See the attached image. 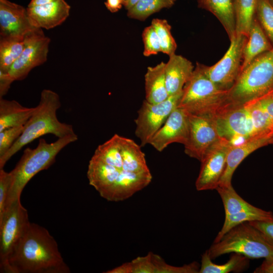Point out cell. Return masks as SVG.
Wrapping results in <instances>:
<instances>
[{
    "instance_id": "1",
    "label": "cell",
    "mask_w": 273,
    "mask_h": 273,
    "mask_svg": "<svg viewBox=\"0 0 273 273\" xmlns=\"http://www.w3.org/2000/svg\"><path fill=\"white\" fill-rule=\"evenodd\" d=\"M221 138L233 146L273 131V89L243 104L225 105L214 115Z\"/></svg>"
},
{
    "instance_id": "2",
    "label": "cell",
    "mask_w": 273,
    "mask_h": 273,
    "mask_svg": "<svg viewBox=\"0 0 273 273\" xmlns=\"http://www.w3.org/2000/svg\"><path fill=\"white\" fill-rule=\"evenodd\" d=\"M54 237L30 222L11 254L7 273H69Z\"/></svg>"
},
{
    "instance_id": "3",
    "label": "cell",
    "mask_w": 273,
    "mask_h": 273,
    "mask_svg": "<svg viewBox=\"0 0 273 273\" xmlns=\"http://www.w3.org/2000/svg\"><path fill=\"white\" fill-rule=\"evenodd\" d=\"M61 103L59 95L51 90H42L38 104L24 125V130L9 150L0 157V169L22 148L37 138L52 134L58 138L75 133L72 125L60 122L57 111Z\"/></svg>"
},
{
    "instance_id": "4",
    "label": "cell",
    "mask_w": 273,
    "mask_h": 273,
    "mask_svg": "<svg viewBox=\"0 0 273 273\" xmlns=\"http://www.w3.org/2000/svg\"><path fill=\"white\" fill-rule=\"evenodd\" d=\"M77 140L78 136L75 133L58 138L51 143L40 139L36 148L25 149L14 168L10 172L11 184L5 211L13 203L20 200L24 187L34 175L49 168L55 162L59 153Z\"/></svg>"
},
{
    "instance_id": "5",
    "label": "cell",
    "mask_w": 273,
    "mask_h": 273,
    "mask_svg": "<svg viewBox=\"0 0 273 273\" xmlns=\"http://www.w3.org/2000/svg\"><path fill=\"white\" fill-rule=\"evenodd\" d=\"M273 89V47L261 54L240 72L228 92L225 105L243 104Z\"/></svg>"
},
{
    "instance_id": "6",
    "label": "cell",
    "mask_w": 273,
    "mask_h": 273,
    "mask_svg": "<svg viewBox=\"0 0 273 273\" xmlns=\"http://www.w3.org/2000/svg\"><path fill=\"white\" fill-rule=\"evenodd\" d=\"M215 259L228 253H238L249 259H273V245L249 222L237 225L225 233L207 250Z\"/></svg>"
},
{
    "instance_id": "7",
    "label": "cell",
    "mask_w": 273,
    "mask_h": 273,
    "mask_svg": "<svg viewBox=\"0 0 273 273\" xmlns=\"http://www.w3.org/2000/svg\"><path fill=\"white\" fill-rule=\"evenodd\" d=\"M203 65L196 63L177 107L192 115L214 116L225 104L228 91L219 89L213 83L205 74Z\"/></svg>"
},
{
    "instance_id": "8",
    "label": "cell",
    "mask_w": 273,
    "mask_h": 273,
    "mask_svg": "<svg viewBox=\"0 0 273 273\" xmlns=\"http://www.w3.org/2000/svg\"><path fill=\"white\" fill-rule=\"evenodd\" d=\"M30 222L20 200L13 203L0 218V271L6 272L8 259Z\"/></svg>"
},
{
    "instance_id": "9",
    "label": "cell",
    "mask_w": 273,
    "mask_h": 273,
    "mask_svg": "<svg viewBox=\"0 0 273 273\" xmlns=\"http://www.w3.org/2000/svg\"><path fill=\"white\" fill-rule=\"evenodd\" d=\"M230 40V47L219 61L210 66L203 65L207 76L219 89L225 91L233 86L240 73L247 37L235 34Z\"/></svg>"
},
{
    "instance_id": "10",
    "label": "cell",
    "mask_w": 273,
    "mask_h": 273,
    "mask_svg": "<svg viewBox=\"0 0 273 273\" xmlns=\"http://www.w3.org/2000/svg\"><path fill=\"white\" fill-rule=\"evenodd\" d=\"M183 91L170 96L158 103H150L144 100L134 120L135 135L142 147L149 144L151 140L165 123L171 113L177 106Z\"/></svg>"
},
{
    "instance_id": "11",
    "label": "cell",
    "mask_w": 273,
    "mask_h": 273,
    "mask_svg": "<svg viewBox=\"0 0 273 273\" xmlns=\"http://www.w3.org/2000/svg\"><path fill=\"white\" fill-rule=\"evenodd\" d=\"M51 39L41 28H34L25 37V47L8 72L13 81L24 79L35 67L47 61Z\"/></svg>"
},
{
    "instance_id": "12",
    "label": "cell",
    "mask_w": 273,
    "mask_h": 273,
    "mask_svg": "<svg viewBox=\"0 0 273 273\" xmlns=\"http://www.w3.org/2000/svg\"><path fill=\"white\" fill-rule=\"evenodd\" d=\"M220 138L214 116L189 114V135L184 145L188 156L201 161L209 148Z\"/></svg>"
},
{
    "instance_id": "13",
    "label": "cell",
    "mask_w": 273,
    "mask_h": 273,
    "mask_svg": "<svg viewBox=\"0 0 273 273\" xmlns=\"http://www.w3.org/2000/svg\"><path fill=\"white\" fill-rule=\"evenodd\" d=\"M232 145L221 138L206 152L201 162L196 180L197 191L216 189L224 172L228 152Z\"/></svg>"
},
{
    "instance_id": "14",
    "label": "cell",
    "mask_w": 273,
    "mask_h": 273,
    "mask_svg": "<svg viewBox=\"0 0 273 273\" xmlns=\"http://www.w3.org/2000/svg\"><path fill=\"white\" fill-rule=\"evenodd\" d=\"M189 131V114L177 107L153 136L149 144L160 152L172 143L184 145L188 140Z\"/></svg>"
},
{
    "instance_id": "15",
    "label": "cell",
    "mask_w": 273,
    "mask_h": 273,
    "mask_svg": "<svg viewBox=\"0 0 273 273\" xmlns=\"http://www.w3.org/2000/svg\"><path fill=\"white\" fill-rule=\"evenodd\" d=\"M34 28L26 8L9 0H0V37L25 36Z\"/></svg>"
},
{
    "instance_id": "16",
    "label": "cell",
    "mask_w": 273,
    "mask_h": 273,
    "mask_svg": "<svg viewBox=\"0 0 273 273\" xmlns=\"http://www.w3.org/2000/svg\"><path fill=\"white\" fill-rule=\"evenodd\" d=\"M70 6L65 0L38 6L27 7L31 24L35 28L50 29L62 24L68 17Z\"/></svg>"
},
{
    "instance_id": "17",
    "label": "cell",
    "mask_w": 273,
    "mask_h": 273,
    "mask_svg": "<svg viewBox=\"0 0 273 273\" xmlns=\"http://www.w3.org/2000/svg\"><path fill=\"white\" fill-rule=\"evenodd\" d=\"M152 179L151 172L134 173L122 169L104 198L112 202L123 201L148 186Z\"/></svg>"
},
{
    "instance_id": "18",
    "label": "cell",
    "mask_w": 273,
    "mask_h": 273,
    "mask_svg": "<svg viewBox=\"0 0 273 273\" xmlns=\"http://www.w3.org/2000/svg\"><path fill=\"white\" fill-rule=\"evenodd\" d=\"M270 136L250 139L239 145L232 146L228 152L225 168L218 186L229 187L232 185L233 175L240 164L256 150L269 145Z\"/></svg>"
},
{
    "instance_id": "19",
    "label": "cell",
    "mask_w": 273,
    "mask_h": 273,
    "mask_svg": "<svg viewBox=\"0 0 273 273\" xmlns=\"http://www.w3.org/2000/svg\"><path fill=\"white\" fill-rule=\"evenodd\" d=\"M169 57L165 63V74L166 88L170 96L183 91L195 67L190 60L181 55L174 53Z\"/></svg>"
},
{
    "instance_id": "20",
    "label": "cell",
    "mask_w": 273,
    "mask_h": 273,
    "mask_svg": "<svg viewBox=\"0 0 273 273\" xmlns=\"http://www.w3.org/2000/svg\"><path fill=\"white\" fill-rule=\"evenodd\" d=\"M272 47L255 15L243 48L241 71L256 57Z\"/></svg>"
},
{
    "instance_id": "21",
    "label": "cell",
    "mask_w": 273,
    "mask_h": 273,
    "mask_svg": "<svg viewBox=\"0 0 273 273\" xmlns=\"http://www.w3.org/2000/svg\"><path fill=\"white\" fill-rule=\"evenodd\" d=\"M165 63L161 62L157 65L147 68L145 75V100L150 103H158L169 97L167 90Z\"/></svg>"
},
{
    "instance_id": "22",
    "label": "cell",
    "mask_w": 273,
    "mask_h": 273,
    "mask_svg": "<svg viewBox=\"0 0 273 273\" xmlns=\"http://www.w3.org/2000/svg\"><path fill=\"white\" fill-rule=\"evenodd\" d=\"M198 7L212 13L219 20L229 38L236 34L234 0H197Z\"/></svg>"
},
{
    "instance_id": "23",
    "label": "cell",
    "mask_w": 273,
    "mask_h": 273,
    "mask_svg": "<svg viewBox=\"0 0 273 273\" xmlns=\"http://www.w3.org/2000/svg\"><path fill=\"white\" fill-rule=\"evenodd\" d=\"M122 169L134 173L150 172L141 146L133 140L119 135Z\"/></svg>"
},
{
    "instance_id": "24",
    "label": "cell",
    "mask_w": 273,
    "mask_h": 273,
    "mask_svg": "<svg viewBox=\"0 0 273 273\" xmlns=\"http://www.w3.org/2000/svg\"><path fill=\"white\" fill-rule=\"evenodd\" d=\"M35 110L21 105L15 100L0 98V131L13 127L25 125Z\"/></svg>"
},
{
    "instance_id": "25",
    "label": "cell",
    "mask_w": 273,
    "mask_h": 273,
    "mask_svg": "<svg viewBox=\"0 0 273 273\" xmlns=\"http://www.w3.org/2000/svg\"><path fill=\"white\" fill-rule=\"evenodd\" d=\"M249 264V258L238 253H233L224 264H217L212 261L207 250L202 255L199 273H228L240 272L245 269Z\"/></svg>"
},
{
    "instance_id": "26",
    "label": "cell",
    "mask_w": 273,
    "mask_h": 273,
    "mask_svg": "<svg viewBox=\"0 0 273 273\" xmlns=\"http://www.w3.org/2000/svg\"><path fill=\"white\" fill-rule=\"evenodd\" d=\"M25 36L0 37V71L8 72L25 47Z\"/></svg>"
},
{
    "instance_id": "27",
    "label": "cell",
    "mask_w": 273,
    "mask_h": 273,
    "mask_svg": "<svg viewBox=\"0 0 273 273\" xmlns=\"http://www.w3.org/2000/svg\"><path fill=\"white\" fill-rule=\"evenodd\" d=\"M273 219V213L255 207L250 210L237 213L225 215L223 224L218 233L214 243L217 242L221 237L231 229L245 222L265 221Z\"/></svg>"
},
{
    "instance_id": "28",
    "label": "cell",
    "mask_w": 273,
    "mask_h": 273,
    "mask_svg": "<svg viewBox=\"0 0 273 273\" xmlns=\"http://www.w3.org/2000/svg\"><path fill=\"white\" fill-rule=\"evenodd\" d=\"M258 0H234L236 34L248 36L256 15Z\"/></svg>"
},
{
    "instance_id": "29",
    "label": "cell",
    "mask_w": 273,
    "mask_h": 273,
    "mask_svg": "<svg viewBox=\"0 0 273 273\" xmlns=\"http://www.w3.org/2000/svg\"><path fill=\"white\" fill-rule=\"evenodd\" d=\"M119 137V135L115 133L110 139L99 145L92 157L119 170H122Z\"/></svg>"
},
{
    "instance_id": "30",
    "label": "cell",
    "mask_w": 273,
    "mask_h": 273,
    "mask_svg": "<svg viewBox=\"0 0 273 273\" xmlns=\"http://www.w3.org/2000/svg\"><path fill=\"white\" fill-rule=\"evenodd\" d=\"M176 0H140L127 12L128 17L145 21L151 15L164 8H170Z\"/></svg>"
},
{
    "instance_id": "31",
    "label": "cell",
    "mask_w": 273,
    "mask_h": 273,
    "mask_svg": "<svg viewBox=\"0 0 273 273\" xmlns=\"http://www.w3.org/2000/svg\"><path fill=\"white\" fill-rule=\"evenodd\" d=\"M216 190L222 201L225 215L237 213L255 207L240 197L232 186L229 187L218 186Z\"/></svg>"
},
{
    "instance_id": "32",
    "label": "cell",
    "mask_w": 273,
    "mask_h": 273,
    "mask_svg": "<svg viewBox=\"0 0 273 273\" xmlns=\"http://www.w3.org/2000/svg\"><path fill=\"white\" fill-rule=\"evenodd\" d=\"M151 25L158 36L161 52L168 56L174 54L177 44L171 34V27L168 21L165 19L155 18L152 20Z\"/></svg>"
},
{
    "instance_id": "33",
    "label": "cell",
    "mask_w": 273,
    "mask_h": 273,
    "mask_svg": "<svg viewBox=\"0 0 273 273\" xmlns=\"http://www.w3.org/2000/svg\"><path fill=\"white\" fill-rule=\"evenodd\" d=\"M256 17L273 44V5L269 0H258Z\"/></svg>"
},
{
    "instance_id": "34",
    "label": "cell",
    "mask_w": 273,
    "mask_h": 273,
    "mask_svg": "<svg viewBox=\"0 0 273 273\" xmlns=\"http://www.w3.org/2000/svg\"><path fill=\"white\" fill-rule=\"evenodd\" d=\"M151 258L154 266V273H199L200 265L196 261L181 266L167 264L159 255L151 252Z\"/></svg>"
},
{
    "instance_id": "35",
    "label": "cell",
    "mask_w": 273,
    "mask_h": 273,
    "mask_svg": "<svg viewBox=\"0 0 273 273\" xmlns=\"http://www.w3.org/2000/svg\"><path fill=\"white\" fill-rule=\"evenodd\" d=\"M142 39L144 43V56L149 57L161 52L158 36L151 25L144 29L142 32Z\"/></svg>"
},
{
    "instance_id": "36",
    "label": "cell",
    "mask_w": 273,
    "mask_h": 273,
    "mask_svg": "<svg viewBox=\"0 0 273 273\" xmlns=\"http://www.w3.org/2000/svg\"><path fill=\"white\" fill-rule=\"evenodd\" d=\"M24 125L5 129L0 131V157L4 156L22 134Z\"/></svg>"
},
{
    "instance_id": "37",
    "label": "cell",
    "mask_w": 273,
    "mask_h": 273,
    "mask_svg": "<svg viewBox=\"0 0 273 273\" xmlns=\"http://www.w3.org/2000/svg\"><path fill=\"white\" fill-rule=\"evenodd\" d=\"M11 184L10 172L0 169V218L5 211L6 202Z\"/></svg>"
},
{
    "instance_id": "38",
    "label": "cell",
    "mask_w": 273,
    "mask_h": 273,
    "mask_svg": "<svg viewBox=\"0 0 273 273\" xmlns=\"http://www.w3.org/2000/svg\"><path fill=\"white\" fill-rule=\"evenodd\" d=\"M132 273H154V266L151 258V252L145 256H139L131 262Z\"/></svg>"
},
{
    "instance_id": "39",
    "label": "cell",
    "mask_w": 273,
    "mask_h": 273,
    "mask_svg": "<svg viewBox=\"0 0 273 273\" xmlns=\"http://www.w3.org/2000/svg\"><path fill=\"white\" fill-rule=\"evenodd\" d=\"M250 224L259 230L273 245V219L265 221H253Z\"/></svg>"
},
{
    "instance_id": "40",
    "label": "cell",
    "mask_w": 273,
    "mask_h": 273,
    "mask_svg": "<svg viewBox=\"0 0 273 273\" xmlns=\"http://www.w3.org/2000/svg\"><path fill=\"white\" fill-rule=\"evenodd\" d=\"M13 82L8 72L0 71V98L7 94Z\"/></svg>"
},
{
    "instance_id": "41",
    "label": "cell",
    "mask_w": 273,
    "mask_h": 273,
    "mask_svg": "<svg viewBox=\"0 0 273 273\" xmlns=\"http://www.w3.org/2000/svg\"><path fill=\"white\" fill-rule=\"evenodd\" d=\"M126 2V0H106L105 5L111 13H116L120 10Z\"/></svg>"
},
{
    "instance_id": "42",
    "label": "cell",
    "mask_w": 273,
    "mask_h": 273,
    "mask_svg": "<svg viewBox=\"0 0 273 273\" xmlns=\"http://www.w3.org/2000/svg\"><path fill=\"white\" fill-rule=\"evenodd\" d=\"M254 273H273V259H264L253 271Z\"/></svg>"
},
{
    "instance_id": "43",
    "label": "cell",
    "mask_w": 273,
    "mask_h": 273,
    "mask_svg": "<svg viewBox=\"0 0 273 273\" xmlns=\"http://www.w3.org/2000/svg\"><path fill=\"white\" fill-rule=\"evenodd\" d=\"M106 273H132V266L130 262L122 263L120 266L107 270Z\"/></svg>"
},
{
    "instance_id": "44",
    "label": "cell",
    "mask_w": 273,
    "mask_h": 273,
    "mask_svg": "<svg viewBox=\"0 0 273 273\" xmlns=\"http://www.w3.org/2000/svg\"><path fill=\"white\" fill-rule=\"evenodd\" d=\"M57 0H31L27 7H34L48 4Z\"/></svg>"
},
{
    "instance_id": "45",
    "label": "cell",
    "mask_w": 273,
    "mask_h": 273,
    "mask_svg": "<svg viewBox=\"0 0 273 273\" xmlns=\"http://www.w3.org/2000/svg\"><path fill=\"white\" fill-rule=\"evenodd\" d=\"M140 0H126L124 5L125 9L128 11L132 8Z\"/></svg>"
},
{
    "instance_id": "46",
    "label": "cell",
    "mask_w": 273,
    "mask_h": 273,
    "mask_svg": "<svg viewBox=\"0 0 273 273\" xmlns=\"http://www.w3.org/2000/svg\"><path fill=\"white\" fill-rule=\"evenodd\" d=\"M269 145H272L273 146V131L270 134Z\"/></svg>"
},
{
    "instance_id": "47",
    "label": "cell",
    "mask_w": 273,
    "mask_h": 273,
    "mask_svg": "<svg viewBox=\"0 0 273 273\" xmlns=\"http://www.w3.org/2000/svg\"><path fill=\"white\" fill-rule=\"evenodd\" d=\"M270 3L273 5V0H269Z\"/></svg>"
}]
</instances>
